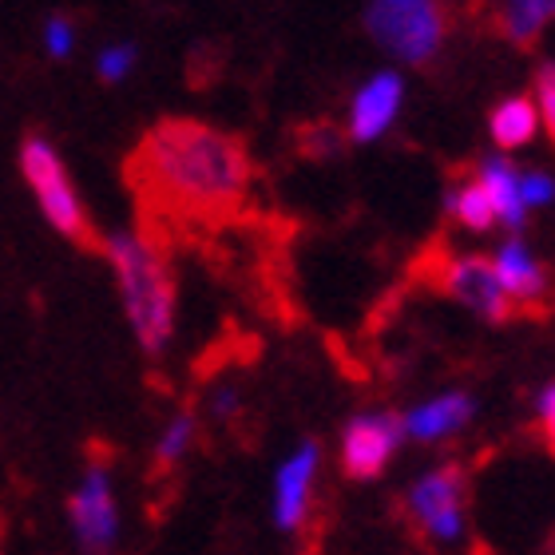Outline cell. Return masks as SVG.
<instances>
[{
  "label": "cell",
  "mask_w": 555,
  "mask_h": 555,
  "mask_svg": "<svg viewBox=\"0 0 555 555\" xmlns=\"http://www.w3.org/2000/svg\"><path fill=\"white\" fill-rule=\"evenodd\" d=\"M139 198L171 219H222L250 195L255 167L231 131L203 119H163L131 155Z\"/></svg>",
  "instance_id": "6da1fadb"
},
{
  "label": "cell",
  "mask_w": 555,
  "mask_h": 555,
  "mask_svg": "<svg viewBox=\"0 0 555 555\" xmlns=\"http://www.w3.org/2000/svg\"><path fill=\"white\" fill-rule=\"evenodd\" d=\"M104 258L135 346L147 358H163L179 330V282L167 250L143 231H112Z\"/></svg>",
  "instance_id": "7a4b0ae2"
},
{
  "label": "cell",
  "mask_w": 555,
  "mask_h": 555,
  "mask_svg": "<svg viewBox=\"0 0 555 555\" xmlns=\"http://www.w3.org/2000/svg\"><path fill=\"white\" fill-rule=\"evenodd\" d=\"M365 33L389 60L425 68L444 52L449 9L444 0H365Z\"/></svg>",
  "instance_id": "3957f363"
},
{
  "label": "cell",
  "mask_w": 555,
  "mask_h": 555,
  "mask_svg": "<svg viewBox=\"0 0 555 555\" xmlns=\"http://www.w3.org/2000/svg\"><path fill=\"white\" fill-rule=\"evenodd\" d=\"M405 516L416 535L433 547H461L473 532L468 516V476L456 461H437L421 468L405 488Z\"/></svg>",
  "instance_id": "277c9868"
},
{
  "label": "cell",
  "mask_w": 555,
  "mask_h": 555,
  "mask_svg": "<svg viewBox=\"0 0 555 555\" xmlns=\"http://www.w3.org/2000/svg\"><path fill=\"white\" fill-rule=\"evenodd\" d=\"M21 175L52 231L72 238V243H83V238L92 234L88 207H83L80 191H76V179H72L68 163H64V155L56 151L52 139H44V135L24 139L21 143Z\"/></svg>",
  "instance_id": "5b68a950"
},
{
  "label": "cell",
  "mask_w": 555,
  "mask_h": 555,
  "mask_svg": "<svg viewBox=\"0 0 555 555\" xmlns=\"http://www.w3.org/2000/svg\"><path fill=\"white\" fill-rule=\"evenodd\" d=\"M68 532L83 555H112L124 540L116 473L107 461H88L68 492Z\"/></svg>",
  "instance_id": "8992f818"
},
{
  "label": "cell",
  "mask_w": 555,
  "mask_h": 555,
  "mask_svg": "<svg viewBox=\"0 0 555 555\" xmlns=\"http://www.w3.org/2000/svg\"><path fill=\"white\" fill-rule=\"evenodd\" d=\"M325 452L318 440H298L278 456L270 473V524L282 535H298L310 528L318 508V488H322Z\"/></svg>",
  "instance_id": "52a82bcc"
},
{
  "label": "cell",
  "mask_w": 555,
  "mask_h": 555,
  "mask_svg": "<svg viewBox=\"0 0 555 555\" xmlns=\"http://www.w3.org/2000/svg\"><path fill=\"white\" fill-rule=\"evenodd\" d=\"M405 433H401V416L389 409H361L341 425L337 437V464L349 480H382L393 461L401 456Z\"/></svg>",
  "instance_id": "ba28073f"
},
{
  "label": "cell",
  "mask_w": 555,
  "mask_h": 555,
  "mask_svg": "<svg viewBox=\"0 0 555 555\" xmlns=\"http://www.w3.org/2000/svg\"><path fill=\"white\" fill-rule=\"evenodd\" d=\"M437 286L444 289L461 310L480 318V322L500 325L516 313V306H512L504 286H500V278H496V270H492V262H488V255H468V250L440 255Z\"/></svg>",
  "instance_id": "9c48e42d"
},
{
  "label": "cell",
  "mask_w": 555,
  "mask_h": 555,
  "mask_svg": "<svg viewBox=\"0 0 555 555\" xmlns=\"http://www.w3.org/2000/svg\"><path fill=\"white\" fill-rule=\"evenodd\" d=\"M405 76L401 68H377L353 88L346 104V139L370 147L397 128L401 107H405Z\"/></svg>",
  "instance_id": "30bf717a"
},
{
  "label": "cell",
  "mask_w": 555,
  "mask_h": 555,
  "mask_svg": "<svg viewBox=\"0 0 555 555\" xmlns=\"http://www.w3.org/2000/svg\"><path fill=\"white\" fill-rule=\"evenodd\" d=\"M401 416V433L409 444L440 449L449 440L464 437L476 421V397L468 389H437L428 397H416Z\"/></svg>",
  "instance_id": "8fae6325"
},
{
  "label": "cell",
  "mask_w": 555,
  "mask_h": 555,
  "mask_svg": "<svg viewBox=\"0 0 555 555\" xmlns=\"http://www.w3.org/2000/svg\"><path fill=\"white\" fill-rule=\"evenodd\" d=\"M488 262L496 270L512 306H544L547 294H552V274H547L544 258L535 255L532 243L520 238V234L500 238L496 250L488 255Z\"/></svg>",
  "instance_id": "7c38bea8"
},
{
  "label": "cell",
  "mask_w": 555,
  "mask_h": 555,
  "mask_svg": "<svg viewBox=\"0 0 555 555\" xmlns=\"http://www.w3.org/2000/svg\"><path fill=\"white\" fill-rule=\"evenodd\" d=\"M473 179L485 186L488 203L496 210V227L508 234H520L528 227V207H524V195H520V167L512 163V155H485V159L473 167Z\"/></svg>",
  "instance_id": "4fadbf2b"
},
{
  "label": "cell",
  "mask_w": 555,
  "mask_h": 555,
  "mask_svg": "<svg viewBox=\"0 0 555 555\" xmlns=\"http://www.w3.org/2000/svg\"><path fill=\"white\" fill-rule=\"evenodd\" d=\"M488 139L500 155H512V151L532 147L540 139V112H535V100L528 92L504 95L492 104L488 112Z\"/></svg>",
  "instance_id": "5bb4252c"
},
{
  "label": "cell",
  "mask_w": 555,
  "mask_h": 555,
  "mask_svg": "<svg viewBox=\"0 0 555 555\" xmlns=\"http://www.w3.org/2000/svg\"><path fill=\"white\" fill-rule=\"evenodd\" d=\"M555 24V0H496V28L512 44H535Z\"/></svg>",
  "instance_id": "9a60e30c"
},
{
  "label": "cell",
  "mask_w": 555,
  "mask_h": 555,
  "mask_svg": "<svg viewBox=\"0 0 555 555\" xmlns=\"http://www.w3.org/2000/svg\"><path fill=\"white\" fill-rule=\"evenodd\" d=\"M444 215L468 234L496 231V210H492V203H488L485 186L473 179V171L464 175V179H456V183L444 191Z\"/></svg>",
  "instance_id": "2e32d148"
},
{
  "label": "cell",
  "mask_w": 555,
  "mask_h": 555,
  "mask_svg": "<svg viewBox=\"0 0 555 555\" xmlns=\"http://www.w3.org/2000/svg\"><path fill=\"white\" fill-rule=\"evenodd\" d=\"M195 444H198V416L179 409V413L167 416V421L159 425V433H155L151 461H155L159 473H171V468L186 464V456L195 452Z\"/></svg>",
  "instance_id": "e0dca14e"
},
{
  "label": "cell",
  "mask_w": 555,
  "mask_h": 555,
  "mask_svg": "<svg viewBox=\"0 0 555 555\" xmlns=\"http://www.w3.org/2000/svg\"><path fill=\"white\" fill-rule=\"evenodd\" d=\"M139 68V48L131 40H112L95 52V76L104 83H124L131 80V72Z\"/></svg>",
  "instance_id": "ac0fdd59"
},
{
  "label": "cell",
  "mask_w": 555,
  "mask_h": 555,
  "mask_svg": "<svg viewBox=\"0 0 555 555\" xmlns=\"http://www.w3.org/2000/svg\"><path fill=\"white\" fill-rule=\"evenodd\" d=\"M532 100H535V112H540V135H547V143L555 147V60H544L535 68Z\"/></svg>",
  "instance_id": "d6986e66"
},
{
  "label": "cell",
  "mask_w": 555,
  "mask_h": 555,
  "mask_svg": "<svg viewBox=\"0 0 555 555\" xmlns=\"http://www.w3.org/2000/svg\"><path fill=\"white\" fill-rule=\"evenodd\" d=\"M520 195L528 215L555 207V175L547 167H520Z\"/></svg>",
  "instance_id": "ffe728a7"
},
{
  "label": "cell",
  "mask_w": 555,
  "mask_h": 555,
  "mask_svg": "<svg viewBox=\"0 0 555 555\" xmlns=\"http://www.w3.org/2000/svg\"><path fill=\"white\" fill-rule=\"evenodd\" d=\"M80 44V33L68 16H48L44 28H40V48H44L48 60H68Z\"/></svg>",
  "instance_id": "44dd1931"
},
{
  "label": "cell",
  "mask_w": 555,
  "mask_h": 555,
  "mask_svg": "<svg viewBox=\"0 0 555 555\" xmlns=\"http://www.w3.org/2000/svg\"><path fill=\"white\" fill-rule=\"evenodd\" d=\"M246 409V393L238 382H215L207 393V413L219 421V425H231V421H238Z\"/></svg>",
  "instance_id": "7402d4cb"
},
{
  "label": "cell",
  "mask_w": 555,
  "mask_h": 555,
  "mask_svg": "<svg viewBox=\"0 0 555 555\" xmlns=\"http://www.w3.org/2000/svg\"><path fill=\"white\" fill-rule=\"evenodd\" d=\"M532 416H535V428H540V437H544L547 452L555 456V377L535 389V397H532Z\"/></svg>",
  "instance_id": "603a6c76"
}]
</instances>
